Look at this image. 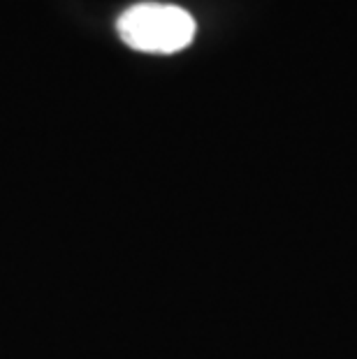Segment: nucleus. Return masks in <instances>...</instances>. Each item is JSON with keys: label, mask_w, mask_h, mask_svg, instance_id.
I'll return each mask as SVG.
<instances>
[{"label": "nucleus", "mask_w": 357, "mask_h": 359, "mask_svg": "<svg viewBox=\"0 0 357 359\" xmlns=\"http://www.w3.org/2000/svg\"><path fill=\"white\" fill-rule=\"evenodd\" d=\"M119 35L128 47L147 53H177L195 37V19L177 5L142 3L119 17Z\"/></svg>", "instance_id": "f257e3e1"}]
</instances>
